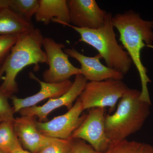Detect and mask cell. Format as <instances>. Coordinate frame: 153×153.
I'll list each match as a JSON object with an SVG mask.
<instances>
[{"instance_id":"1","label":"cell","mask_w":153,"mask_h":153,"mask_svg":"<svg viewBox=\"0 0 153 153\" xmlns=\"http://www.w3.org/2000/svg\"><path fill=\"white\" fill-rule=\"evenodd\" d=\"M112 22L119 33V41L138 71L142 85L140 99L152 103L148 88L151 80L142 62L141 52L145 47L153 48V22L145 21L139 14L129 10L115 15Z\"/></svg>"},{"instance_id":"2","label":"cell","mask_w":153,"mask_h":153,"mask_svg":"<svg viewBox=\"0 0 153 153\" xmlns=\"http://www.w3.org/2000/svg\"><path fill=\"white\" fill-rule=\"evenodd\" d=\"M44 37L41 30L34 28L20 34L16 44L1 65L0 89L10 97L19 91L16 78L25 67L34 65L38 70L39 63L48 64L46 53L42 49Z\"/></svg>"},{"instance_id":"3","label":"cell","mask_w":153,"mask_h":153,"mask_svg":"<svg viewBox=\"0 0 153 153\" xmlns=\"http://www.w3.org/2000/svg\"><path fill=\"white\" fill-rule=\"evenodd\" d=\"M141 91L129 88L112 114H106L105 131L111 143L127 139L141 129L150 114L152 103L140 99Z\"/></svg>"},{"instance_id":"4","label":"cell","mask_w":153,"mask_h":153,"mask_svg":"<svg viewBox=\"0 0 153 153\" xmlns=\"http://www.w3.org/2000/svg\"><path fill=\"white\" fill-rule=\"evenodd\" d=\"M112 18L111 13H108L104 25L96 30L77 28L71 25L67 26L79 34V41L98 51L106 66L125 75L131 68L132 61L126 51L118 43Z\"/></svg>"},{"instance_id":"5","label":"cell","mask_w":153,"mask_h":153,"mask_svg":"<svg viewBox=\"0 0 153 153\" xmlns=\"http://www.w3.org/2000/svg\"><path fill=\"white\" fill-rule=\"evenodd\" d=\"M128 88L120 79L87 82L78 98L84 110L93 108L108 107L110 114L115 110L118 102Z\"/></svg>"},{"instance_id":"6","label":"cell","mask_w":153,"mask_h":153,"mask_svg":"<svg viewBox=\"0 0 153 153\" xmlns=\"http://www.w3.org/2000/svg\"><path fill=\"white\" fill-rule=\"evenodd\" d=\"M43 47L48 60L49 68L43 73V80L48 83H59L69 79L73 75L81 74L80 68L71 64L68 56L63 49L65 45L52 38L45 37Z\"/></svg>"},{"instance_id":"7","label":"cell","mask_w":153,"mask_h":153,"mask_svg":"<svg viewBox=\"0 0 153 153\" xmlns=\"http://www.w3.org/2000/svg\"><path fill=\"white\" fill-rule=\"evenodd\" d=\"M106 114V108H90L84 121L70 138L83 140L88 143L97 153L105 152L111 144L105 131Z\"/></svg>"},{"instance_id":"8","label":"cell","mask_w":153,"mask_h":153,"mask_svg":"<svg viewBox=\"0 0 153 153\" xmlns=\"http://www.w3.org/2000/svg\"><path fill=\"white\" fill-rule=\"evenodd\" d=\"M84 111L79 99L66 113L45 122L36 121L38 130L46 137L67 139L84 121L86 114L81 116Z\"/></svg>"},{"instance_id":"9","label":"cell","mask_w":153,"mask_h":153,"mask_svg":"<svg viewBox=\"0 0 153 153\" xmlns=\"http://www.w3.org/2000/svg\"><path fill=\"white\" fill-rule=\"evenodd\" d=\"M70 24L76 27L96 30L104 25L108 13L95 0L67 1Z\"/></svg>"},{"instance_id":"10","label":"cell","mask_w":153,"mask_h":153,"mask_svg":"<svg viewBox=\"0 0 153 153\" xmlns=\"http://www.w3.org/2000/svg\"><path fill=\"white\" fill-rule=\"evenodd\" d=\"M87 82L82 74L75 76V79L69 90L63 95L55 98L49 99L43 105H37L23 108L19 111L21 116H31L37 117L38 121H47V117L52 111L62 106H66L68 110L71 109L73 102L79 97Z\"/></svg>"},{"instance_id":"11","label":"cell","mask_w":153,"mask_h":153,"mask_svg":"<svg viewBox=\"0 0 153 153\" xmlns=\"http://www.w3.org/2000/svg\"><path fill=\"white\" fill-rule=\"evenodd\" d=\"M64 52L80 63L81 74L89 82H98L108 79L122 80L124 75L114 69L105 66L100 62L102 57L97 54L88 57L81 54L76 49H66Z\"/></svg>"},{"instance_id":"12","label":"cell","mask_w":153,"mask_h":153,"mask_svg":"<svg viewBox=\"0 0 153 153\" xmlns=\"http://www.w3.org/2000/svg\"><path fill=\"white\" fill-rule=\"evenodd\" d=\"M29 77L36 80L40 85L38 93L26 98H18L12 96L10 98L13 105L14 112H19L21 110L36 105L40 102L47 99L57 98L66 93L71 88L73 82L68 79L57 83H48L40 80L32 71L29 73Z\"/></svg>"},{"instance_id":"13","label":"cell","mask_w":153,"mask_h":153,"mask_svg":"<svg viewBox=\"0 0 153 153\" xmlns=\"http://www.w3.org/2000/svg\"><path fill=\"white\" fill-rule=\"evenodd\" d=\"M36 118L31 116H21L15 118L13 122L14 129L20 143L31 153L39 152L50 138L38 130Z\"/></svg>"},{"instance_id":"14","label":"cell","mask_w":153,"mask_h":153,"mask_svg":"<svg viewBox=\"0 0 153 153\" xmlns=\"http://www.w3.org/2000/svg\"><path fill=\"white\" fill-rule=\"evenodd\" d=\"M36 22L49 25L51 21L64 26L70 25L69 10L66 0H40L35 15Z\"/></svg>"},{"instance_id":"15","label":"cell","mask_w":153,"mask_h":153,"mask_svg":"<svg viewBox=\"0 0 153 153\" xmlns=\"http://www.w3.org/2000/svg\"><path fill=\"white\" fill-rule=\"evenodd\" d=\"M34 28L33 23L26 22L9 7L0 9V36L19 35Z\"/></svg>"},{"instance_id":"16","label":"cell","mask_w":153,"mask_h":153,"mask_svg":"<svg viewBox=\"0 0 153 153\" xmlns=\"http://www.w3.org/2000/svg\"><path fill=\"white\" fill-rule=\"evenodd\" d=\"M14 121L0 123V149L5 153H12L22 149L14 128Z\"/></svg>"},{"instance_id":"17","label":"cell","mask_w":153,"mask_h":153,"mask_svg":"<svg viewBox=\"0 0 153 153\" xmlns=\"http://www.w3.org/2000/svg\"><path fill=\"white\" fill-rule=\"evenodd\" d=\"M103 153H153V146L146 143L126 139L111 143L108 150Z\"/></svg>"},{"instance_id":"18","label":"cell","mask_w":153,"mask_h":153,"mask_svg":"<svg viewBox=\"0 0 153 153\" xmlns=\"http://www.w3.org/2000/svg\"><path fill=\"white\" fill-rule=\"evenodd\" d=\"M40 6V0H10L9 7L28 23H32Z\"/></svg>"},{"instance_id":"19","label":"cell","mask_w":153,"mask_h":153,"mask_svg":"<svg viewBox=\"0 0 153 153\" xmlns=\"http://www.w3.org/2000/svg\"><path fill=\"white\" fill-rule=\"evenodd\" d=\"M73 139L50 137L49 142L38 153H71Z\"/></svg>"},{"instance_id":"20","label":"cell","mask_w":153,"mask_h":153,"mask_svg":"<svg viewBox=\"0 0 153 153\" xmlns=\"http://www.w3.org/2000/svg\"><path fill=\"white\" fill-rule=\"evenodd\" d=\"M10 97L0 89V119L2 122L14 121L15 113L13 107L11 106L8 100Z\"/></svg>"},{"instance_id":"21","label":"cell","mask_w":153,"mask_h":153,"mask_svg":"<svg viewBox=\"0 0 153 153\" xmlns=\"http://www.w3.org/2000/svg\"><path fill=\"white\" fill-rule=\"evenodd\" d=\"M19 35L0 36V65L3 64L9 55Z\"/></svg>"},{"instance_id":"22","label":"cell","mask_w":153,"mask_h":153,"mask_svg":"<svg viewBox=\"0 0 153 153\" xmlns=\"http://www.w3.org/2000/svg\"><path fill=\"white\" fill-rule=\"evenodd\" d=\"M71 153H98L83 140L73 139Z\"/></svg>"},{"instance_id":"23","label":"cell","mask_w":153,"mask_h":153,"mask_svg":"<svg viewBox=\"0 0 153 153\" xmlns=\"http://www.w3.org/2000/svg\"><path fill=\"white\" fill-rule=\"evenodd\" d=\"M10 0H0V9L8 7Z\"/></svg>"},{"instance_id":"24","label":"cell","mask_w":153,"mask_h":153,"mask_svg":"<svg viewBox=\"0 0 153 153\" xmlns=\"http://www.w3.org/2000/svg\"><path fill=\"white\" fill-rule=\"evenodd\" d=\"M12 153H30V152H28V151L25 150L23 149V148H22V149H19L17 150L14 151V152H13Z\"/></svg>"},{"instance_id":"25","label":"cell","mask_w":153,"mask_h":153,"mask_svg":"<svg viewBox=\"0 0 153 153\" xmlns=\"http://www.w3.org/2000/svg\"><path fill=\"white\" fill-rule=\"evenodd\" d=\"M0 153H5L4 152H3V151H2L0 149Z\"/></svg>"},{"instance_id":"26","label":"cell","mask_w":153,"mask_h":153,"mask_svg":"<svg viewBox=\"0 0 153 153\" xmlns=\"http://www.w3.org/2000/svg\"><path fill=\"white\" fill-rule=\"evenodd\" d=\"M1 122H2V121H1V119H0V123H1Z\"/></svg>"},{"instance_id":"27","label":"cell","mask_w":153,"mask_h":153,"mask_svg":"<svg viewBox=\"0 0 153 153\" xmlns=\"http://www.w3.org/2000/svg\"><path fill=\"white\" fill-rule=\"evenodd\" d=\"M1 65H0V68H1Z\"/></svg>"}]
</instances>
